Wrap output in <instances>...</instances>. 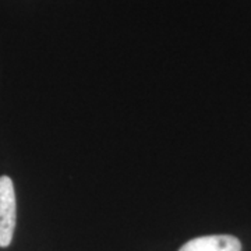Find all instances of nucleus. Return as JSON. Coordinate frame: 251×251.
I'll use <instances>...</instances> for the list:
<instances>
[{"label":"nucleus","instance_id":"2","mask_svg":"<svg viewBox=\"0 0 251 251\" xmlns=\"http://www.w3.org/2000/svg\"><path fill=\"white\" fill-rule=\"evenodd\" d=\"M179 251H242V243L229 234L202 236L187 242Z\"/></svg>","mask_w":251,"mask_h":251},{"label":"nucleus","instance_id":"1","mask_svg":"<svg viewBox=\"0 0 251 251\" xmlns=\"http://www.w3.org/2000/svg\"><path fill=\"white\" fill-rule=\"evenodd\" d=\"M16 191L7 176L0 177V247H9L16 229Z\"/></svg>","mask_w":251,"mask_h":251}]
</instances>
